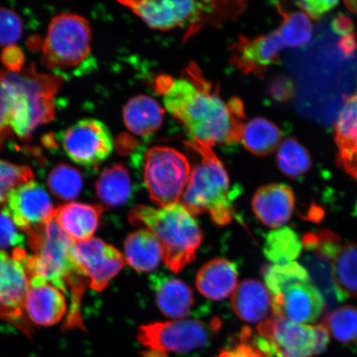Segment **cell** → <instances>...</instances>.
Returning a JSON list of instances; mask_svg holds the SVG:
<instances>
[{
  "label": "cell",
  "mask_w": 357,
  "mask_h": 357,
  "mask_svg": "<svg viewBox=\"0 0 357 357\" xmlns=\"http://www.w3.org/2000/svg\"><path fill=\"white\" fill-rule=\"evenodd\" d=\"M65 293L37 275H29L24 310L29 322L41 327L59 324L67 312Z\"/></svg>",
  "instance_id": "16"
},
{
  "label": "cell",
  "mask_w": 357,
  "mask_h": 357,
  "mask_svg": "<svg viewBox=\"0 0 357 357\" xmlns=\"http://www.w3.org/2000/svg\"><path fill=\"white\" fill-rule=\"evenodd\" d=\"M331 26L333 33L340 35L341 37L354 33V24L351 17L342 13L334 17Z\"/></svg>",
  "instance_id": "46"
},
{
  "label": "cell",
  "mask_w": 357,
  "mask_h": 357,
  "mask_svg": "<svg viewBox=\"0 0 357 357\" xmlns=\"http://www.w3.org/2000/svg\"><path fill=\"white\" fill-rule=\"evenodd\" d=\"M1 61L10 73H21L25 62L24 52L17 46L7 47L2 52Z\"/></svg>",
  "instance_id": "44"
},
{
  "label": "cell",
  "mask_w": 357,
  "mask_h": 357,
  "mask_svg": "<svg viewBox=\"0 0 357 357\" xmlns=\"http://www.w3.org/2000/svg\"><path fill=\"white\" fill-rule=\"evenodd\" d=\"M238 279V268L234 263L217 258L201 268L196 278V287L209 300L222 301L234 294Z\"/></svg>",
  "instance_id": "21"
},
{
  "label": "cell",
  "mask_w": 357,
  "mask_h": 357,
  "mask_svg": "<svg viewBox=\"0 0 357 357\" xmlns=\"http://www.w3.org/2000/svg\"><path fill=\"white\" fill-rule=\"evenodd\" d=\"M46 145L61 147L75 163L96 167L109 158L114 149L113 137L106 125L95 119L79 120L61 132L56 139L47 136Z\"/></svg>",
  "instance_id": "10"
},
{
  "label": "cell",
  "mask_w": 357,
  "mask_h": 357,
  "mask_svg": "<svg viewBox=\"0 0 357 357\" xmlns=\"http://www.w3.org/2000/svg\"><path fill=\"white\" fill-rule=\"evenodd\" d=\"M2 75L3 71H0V146L2 142L10 135L12 130L10 102L3 86Z\"/></svg>",
  "instance_id": "43"
},
{
  "label": "cell",
  "mask_w": 357,
  "mask_h": 357,
  "mask_svg": "<svg viewBox=\"0 0 357 357\" xmlns=\"http://www.w3.org/2000/svg\"><path fill=\"white\" fill-rule=\"evenodd\" d=\"M296 197L291 188L284 184L261 187L254 195L252 208L258 220L265 225L278 229L291 218Z\"/></svg>",
  "instance_id": "18"
},
{
  "label": "cell",
  "mask_w": 357,
  "mask_h": 357,
  "mask_svg": "<svg viewBox=\"0 0 357 357\" xmlns=\"http://www.w3.org/2000/svg\"><path fill=\"white\" fill-rule=\"evenodd\" d=\"M269 93L272 99L280 102L291 100L294 93L292 80L284 75H275L271 80Z\"/></svg>",
  "instance_id": "42"
},
{
  "label": "cell",
  "mask_w": 357,
  "mask_h": 357,
  "mask_svg": "<svg viewBox=\"0 0 357 357\" xmlns=\"http://www.w3.org/2000/svg\"><path fill=\"white\" fill-rule=\"evenodd\" d=\"M32 169L17 166L0 160V205L6 202L8 195L13 189L33 181Z\"/></svg>",
  "instance_id": "35"
},
{
  "label": "cell",
  "mask_w": 357,
  "mask_h": 357,
  "mask_svg": "<svg viewBox=\"0 0 357 357\" xmlns=\"http://www.w3.org/2000/svg\"><path fill=\"white\" fill-rule=\"evenodd\" d=\"M155 88L166 110L184 125L192 141L211 147L240 142L245 117L242 101H223L197 66L188 67L181 78H159Z\"/></svg>",
  "instance_id": "1"
},
{
  "label": "cell",
  "mask_w": 357,
  "mask_h": 357,
  "mask_svg": "<svg viewBox=\"0 0 357 357\" xmlns=\"http://www.w3.org/2000/svg\"><path fill=\"white\" fill-rule=\"evenodd\" d=\"M2 83L10 102L12 130L22 139H29L36 129L54 118L61 77L38 74L31 66L19 73L3 71Z\"/></svg>",
  "instance_id": "3"
},
{
  "label": "cell",
  "mask_w": 357,
  "mask_h": 357,
  "mask_svg": "<svg viewBox=\"0 0 357 357\" xmlns=\"http://www.w3.org/2000/svg\"><path fill=\"white\" fill-rule=\"evenodd\" d=\"M356 213L357 214V204H356V211H355Z\"/></svg>",
  "instance_id": "50"
},
{
  "label": "cell",
  "mask_w": 357,
  "mask_h": 357,
  "mask_svg": "<svg viewBox=\"0 0 357 357\" xmlns=\"http://www.w3.org/2000/svg\"><path fill=\"white\" fill-rule=\"evenodd\" d=\"M278 165L285 176L296 180L310 171L312 167L311 155L296 138H287L279 146Z\"/></svg>",
  "instance_id": "31"
},
{
  "label": "cell",
  "mask_w": 357,
  "mask_h": 357,
  "mask_svg": "<svg viewBox=\"0 0 357 357\" xmlns=\"http://www.w3.org/2000/svg\"><path fill=\"white\" fill-rule=\"evenodd\" d=\"M71 257L79 273L96 291L105 289L126 263L121 252L98 238L75 242Z\"/></svg>",
  "instance_id": "12"
},
{
  "label": "cell",
  "mask_w": 357,
  "mask_h": 357,
  "mask_svg": "<svg viewBox=\"0 0 357 357\" xmlns=\"http://www.w3.org/2000/svg\"><path fill=\"white\" fill-rule=\"evenodd\" d=\"M323 325L337 342L347 345L355 344L357 342V307H338L326 317Z\"/></svg>",
  "instance_id": "33"
},
{
  "label": "cell",
  "mask_w": 357,
  "mask_h": 357,
  "mask_svg": "<svg viewBox=\"0 0 357 357\" xmlns=\"http://www.w3.org/2000/svg\"><path fill=\"white\" fill-rule=\"evenodd\" d=\"M91 29L84 17L61 13L49 25L43 45V64L48 68L78 66L91 54Z\"/></svg>",
  "instance_id": "6"
},
{
  "label": "cell",
  "mask_w": 357,
  "mask_h": 357,
  "mask_svg": "<svg viewBox=\"0 0 357 357\" xmlns=\"http://www.w3.org/2000/svg\"><path fill=\"white\" fill-rule=\"evenodd\" d=\"M47 186L56 198L70 201L77 199L83 189V178L77 169L66 164L53 167L47 176Z\"/></svg>",
  "instance_id": "32"
},
{
  "label": "cell",
  "mask_w": 357,
  "mask_h": 357,
  "mask_svg": "<svg viewBox=\"0 0 357 357\" xmlns=\"http://www.w3.org/2000/svg\"><path fill=\"white\" fill-rule=\"evenodd\" d=\"M17 227L4 207L0 208V249L24 248V236L20 233Z\"/></svg>",
  "instance_id": "39"
},
{
  "label": "cell",
  "mask_w": 357,
  "mask_h": 357,
  "mask_svg": "<svg viewBox=\"0 0 357 357\" xmlns=\"http://www.w3.org/2000/svg\"><path fill=\"white\" fill-rule=\"evenodd\" d=\"M344 2L351 12L357 13V0H344Z\"/></svg>",
  "instance_id": "49"
},
{
  "label": "cell",
  "mask_w": 357,
  "mask_h": 357,
  "mask_svg": "<svg viewBox=\"0 0 357 357\" xmlns=\"http://www.w3.org/2000/svg\"><path fill=\"white\" fill-rule=\"evenodd\" d=\"M29 244L34 255L24 257L28 275H37L68 291L74 281L84 278L71 257L75 241L58 225L55 217L28 231Z\"/></svg>",
  "instance_id": "5"
},
{
  "label": "cell",
  "mask_w": 357,
  "mask_h": 357,
  "mask_svg": "<svg viewBox=\"0 0 357 357\" xmlns=\"http://www.w3.org/2000/svg\"><path fill=\"white\" fill-rule=\"evenodd\" d=\"M220 327L221 323L217 319L211 323L176 319L142 325L138 330L137 338L149 349L182 354L207 346Z\"/></svg>",
  "instance_id": "8"
},
{
  "label": "cell",
  "mask_w": 357,
  "mask_h": 357,
  "mask_svg": "<svg viewBox=\"0 0 357 357\" xmlns=\"http://www.w3.org/2000/svg\"><path fill=\"white\" fill-rule=\"evenodd\" d=\"M298 6L306 15L312 20H320L332 11L339 0H298Z\"/></svg>",
  "instance_id": "41"
},
{
  "label": "cell",
  "mask_w": 357,
  "mask_h": 357,
  "mask_svg": "<svg viewBox=\"0 0 357 357\" xmlns=\"http://www.w3.org/2000/svg\"><path fill=\"white\" fill-rule=\"evenodd\" d=\"M231 296V307L244 322L261 324L272 316V297L260 281L243 280Z\"/></svg>",
  "instance_id": "19"
},
{
  "label": "cell",
  "mask_w": 357,
  "mask_h": 357,
  "mask_svg": "<svg viewBox=\"0 0 357 357\" xmlns=\"http://www.w3.org/2000/svg\"><path fill=\"white\" fill-rule=\"evenodd\" d=\"M102 208L99 205L69 203L55 209L58 225L75 242L92 238L100 225Z\"/></svg>",
  "instance_id": "22"
},
{
  "label": "cell",
  "mask_w": 357,
  "mask_h": 357,
  "mask_svg": "<svg viewBox=\"0 0 357 357\" xmlns=\"http://www.w3.org/2000/svg\"><path fill=\"white\" fill-rule=\"evenodd\" d=\"M302 250V241L296 231L284 227L268 234L263 251L273 264L282 265L296 260L301 256Z\"/></svg>",
  "instance_id": "27"
},
{
  "label": "cell",
  "mask_w": 357,
  "mask_h": 357,
  "mask_svg": "<svg viewBox=\"0 0 357 357\" xmlns=\"http://www.w3.org/2000/svg\"><path fill=\"white\" fill-rule=\"evenodd\" d=\"M284 19L278 29L287 47H302L310 43L312 35L310 17L303 12L285 13L280 10Z\"/></svg>",
  "instance_id": "34"
},
{
  "label": "cell",
  "mask_w": 357,
  "mask_h": 357,
  "mask_svg": "<svg viewBox=\"0 0 357 357\" xmlns=\"http://www.w3.org/2000/svg\"><path fill=\"white\" fill-rule=\"evenodd\" d=\"M3 207L15 225L26 233L50 220L55 213L47 190L33 181L10 191Z\"/></svg>",
  "instance_id": "13"
},
{
  "label": "cell",
  "mask_w": 357,
  "mask_h": 357,
  "mask_svg": "<svg viewBox=\"0 0 357 357\" xmlns=\"http://www.w3.org/2000/svg\"><path fill=\"white\" fill-rule=\"evenodd\" d=\"M142 357H167V352L150 349L146 351Z\"/></svg>",
  "instance_id": "48"
},
{
  "label": "cell",
  "mask_w": 357,
  "mask_h": 357,
  "mask_svg": "<svg viewBox=\"0 0 357 357\" xmlns=\"http://www.w3.org/2000/svg\"><path fill=\"white\" fill-rule=\"evenodd\" d=\"M333 275L342 297L357 298V243H348L339 250L333 261Z\"/></svg>",
  "instance_id": "28"
},
{
  "label": "cell",
  "mask_w": 357,
  "mask_h": 357,
  "mask_svg": "<svg viewBox=\"0 0 357 357\" xmlns=\"http://www.w3.org/2000/svg\"><path fill=\"white\" fill-rule=\"evenodd\" d=\"M338 48L345 56L354 54L357 49V37L354 33L342 37L338 43Z\"/></svg>",
  "instance_id": "47"
},
{
  "label": "cell",
  "mask_w": 357,
  "mask_h": 357,
  "mask_svg": "<svg viewBox=\"0 0 357 357\" xmlns=\"http://www.w3.org/2000/svg\"><path fill=\"white\" fill-rule=\"evenodd\" d=\"M133 225L144 226L162 245L163 260L175 273L195 261L203 234L195 216L182 204L158 208L138 205L129 214Z\"/></svg>",
  "instance_id": "2"
},
{
  "label": "cell",
  "mask_w": 357,
  "mask_h": 357,
  "mask_svg": "<svg viewBox=\"0 0 357 357\" xmlns=\"http://www.w3.org/2000/svg\"><path fill=\"white\" fill-rule=\"evenodd\" d=\"M217 357H265V356L255 346L248 344V342L243 341V344L233 350L222 351Z\"/></svg>",
  "instance_id": "45"
},
{
  "label": "cell",
  "mask_w": 357,
  "mask_h": 357,
  "mask_svg": "<svg viewBox=\"0 0 357 357\" xmlns=\"http://www.w3.org/2000/svg\"><path fill=\"white\" fill-rule=\"evenodd\" d=\"M285 48L278 30L256 38L242 37L231 47V63L244 74L261 75L278 63Z\"/></svg>",
  "instance_id": "17"
},
{
  "label": "cell",
  "mask_w": 357,
  "mask_h": 357,
  "mask_svg": "<svg viewBox=\"0 0 357 357\" xmlns=\"http://www.w3.org/2000/svg\"><path fill=\"white\" fill-rule=\"evenodd\" d=\"M262 275L271 297L278 296L293 284L311 281L306 268L296 261L266 266L263 269Z\"/></svg>",
  "instance_id": "29"
},
{
  "label": "cell",
  "mask_w": 357,
  "mask_h": 357,
  "mask_svg": "<svg viewBox=\"0 0 357 357\" xmlns=\"http://www.w3.org/2000/svg\"><path fill=\"white\" fill-rule=\"evenodd\" d=\"M124 252L125 261L139 272L154 271L163 259L162 244L154 234L146 229L128 235L125 241Z\"/></svg>",
  "instance_id": "24"
},
{
  "label": "cell",
  "mask_w": 357,
  "mask_h": 357,
  "mask_svg": "<svg viewBox=\"0 0 357 357\" xmlns=\"http://www.w3.org/2000/svg\"><path fill=\"white\" fill-rule=\"evenodd\" d=\"M26 253L15 249L13 256L0 251V319L30 333L24 302L29 289V275L24 266Z\"/></svg>",
  "instance_id": "11"
},
{
  "label": "cell",
  "mask_w": 357,
  "mask_h": 357,
  "mask_svg": "<svg viewBox=\"0 0 357 357\" xmlns=\"http://www.w3.org/2000/svg\"><path fill=\"white\" fill-rule=\"evenodd\" d=\"M98 197L109 207L121 206L130 198L132 184L126 167L122 164L104 169L96 181Z\"/></svg>",
  "instance_id": "25"
},
{
  "label": "cell",
  "mask_w": 357,
  "mask_h": 357,
  "mask_svg": "<svg viewBox=\"0 0 357 357\" xmlns=\"http://www.w3.org/2000/svg\"><path fill=\"white\" fill-rule=\"evenodd\" d=\"M337 146L338 166L357 181V128L346 142Z\"/></svg>",
  "instance_id": "40"
},
{
  "label": "cell",
  "mask_w": 357,
  "mask_h": 357,
  "mask_svg": "<svg viewBox=\"0 0 357 357\" xmlns=\"http://www.w3.org/2000/svg\"><path fill=\"white\" fill-rule=\"evenodd\" d=\"M22 35L20 17L8 8H0V46H15Z\"/></svg>",
  "instance_id": "38"
},
{
  "label": "cell",
  "mask_w": 357,
  "mask_h": 357,
  "mask_svg": "<svg viewBox=\"0 0 357 357\" xmlns=\"http://www.w3.org/2000/svg\"><path fill=\"white\" fill-rule=\"evenodd\" d=\"M186 144L200 155L201 160L192 169L182 204L192 215L208 213L216 225H229L234 218V192L225 167L211 146L192 140Z\"/></svg>",
  "instance_id": "4"
},
{
  "label": "cell",
  "mask_w": 357,
  "mask_h": 357,
  "mask_svg": "<svg viewBox=\"0 0 357 357\" xmlns=\"http://www.w3.org/2000/svg\"><path fill=\"white\" fill-rule=\"evenodd\" d=\"M326 303L323 294L311 281L298 283L272 297V315L297 324H312L322 315Z\"/></svg>",
  "instance_id": "15"
},
{
  "label": "cell",
  "mask_w": 357,
  "mask_h": 357,
  "mask_svg": "<svg viewBox=\"0 0 357 357\" xmlns=\"http://www.w3.org/2000/svg\"><path fill=\"white\" fill-rule=\"evenodd\" d=\"M281 132L274 123L256 118L244 124L240 142L250 153L266 156L273 153L281 144Z\"/></svg>",
  "instance_id": "26"
},
{
  "label": "cell",
  "mask_w": 357,
  "mask_h": 357,
  "mask_svg": "<svg viewBox=\"0 0 357 357\" xmlns=\"http://www.w3.org/2000/svg\"><path fill=\"white\" fill-rule=\"evenodd\" d=\"M309 272L311 282L329 301L342 302L345 300L338 291L333 275V260L319 254L307 252L302 260Z\"/></svg>",
  "instance_id": "30"
},
{
  "label": "cell",
  "mask_w": 357,
  "mask_h": 357,
  "mask_svg": "<svg viewBox=\"0 0 357 357\" xmlns=\"http://www.w3.org/2000/svg\"><path fill=\"white\" fill-rule=\"evenodd\" d=\"M356 95H357V92H356Z\"/></svg>",
  "instance_id": "51"
},
{
  "label": "cell",
  "mask_w": 357,
  "mask_h": 357,
  "mask_svg": "<svg viewBox=\"0 0 357 357\" xmlns=\"http://www.w3.org/2000/svg\"><path fill=\"white\" fill-rule=\"evenodd\" d=\"M259 336L269 340L275 357H307L322 354L329 343L323 324L312 326L272 315L257 327Z\"/></svg>",
  "instance_id": "9"
},
{
  "label": "cell",
  "mask_w": 357,
  "mask_h": 357,
  "mask_svg": "<svg viewBox=\"0 0 357 357\" xmlns=\"http://www.w3.org/2000/svg\"><path fill=\"white\" fill-rule=\"evenodd\" d=\"M154 29L167 31L183 26L198 15L195 0H118Z\"/></svg>",
  "instance_id": "14"
},
{
  "label": "cell",
  "mask_w": 357,
  "mask_h": 357,
  "mask_svg": "<svg viewBox=\"0 0 357 357\" xmlns=\"http://www.w3.org/2000/svg\"><path fill=\"white\" fill-rule=\"evenodd\" d=\"M302 245L307 252L319 254L333 261L342 248L339 236L327 229L305 234Z\"/></svg>",
  "instance_id": "36"
},
{
  "label": "cell",
  "mask_w": 357,
  "mask_h": 357,
  "mask_svg": "<svg viewBox=\"0 0 357 357\" xmlns=\"http://www.w3.org/2000/svg\"><path fill=\"white\" fill-rule=\"evenodd\" d=\"M188 159L167 146H154L146 151L144 181L150 197L160 207L178 203L190 180Z\"/></svg>",
  "instance_id": "7"
},
{
  "label": "cell",
  "mask_w": 357,
  "mask_h": 357,
  "mask_svg": "<svg viewBox=\"0 0 357 357\" xmlns=\"http://www.w3.org/2000/svg\"><path fill=\"white\" fill-rule=\"evenodd\" d=\"M150 281L156 305L165 316L181 319L190 314L195 300L188 284L163 273L151 275Z\"/></svg>",
  "instance_id": "20"
},
{
  "label": "cell",
  "mask_w": 357,
  "mask_h": 357,
  "mask_svg": "<svg viewBox=\"0 0 357 357\" xmlns=\"http://www.w3.org/2000/svg\"><path fill=\"white\" fill-rule=\"evenodd\" d=\"M123 114L129 131L137 136L149 137L162 126L165 109L153 98L137 96L128 101Z\"/></svg>",
  "instance_id": "23"
},
{
  "label": "cell",
  "mask_w": 357,
  "mask_h": 357,
  "mask_svg": "<svg viewBox=\"0 0 357 357\" xmlns=\"http://www.w3.org/2000/svg\"><path fill=\"white\" fill-rule=\"evenodd\" d=\"M357 128V95L348 97L335 124V140L337 146L346 142Z\"/></svg>",
  "instance_id": "37"
}]
</instances>
